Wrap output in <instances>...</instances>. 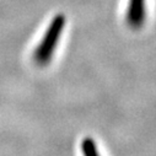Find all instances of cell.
<instances>
[{
    "label": "cell",
    "mask_w": 156,
    "mask_h": 156,
    "mask_svg": "<svg viewBox=\"0 0 156 156\" xmlns=\"http://www.w3.org/2000/svg\"><path fill=\"white\" fill-rule=\"evenodd\" d=\"M64 27H65V16L63 14L55 15L33 53V59L40 66H46L52 60L58 42L60 40V36L64 31Z\"/></svg>",
    "instance_id": "cell-1"
},
{
    "label": "cell",
    "mask_w": 156,
    "mask_h": 156,
    "mask_svg": "<svg viewBox=\"0 0 156 156\" xmlns=\"http://www.w3.org/2000/svg\"><path fill=\"white\" fill-rule=\"evenodd\" d=\"M126 19L130 28L133 30L141 28L146 19L145 0H129Z\"/></svg>",
    "instance_id": "cell-2"
},
{
    "label": "cell",
    "mask_w": 156,
    "mask_h": 156,
    "mask_svg": "<svg viewBox=\"0 0 156 156\" xmlns=\"http://www.w3.org/2000/svg\"><path fill=\"white\" fill-rule=\"evenodd\" d=\"M83 156H101L97 149V145L92 138H85L81 141Z\"/></svg>",
    "instance_id": "cell-3"
}]
</instances>
